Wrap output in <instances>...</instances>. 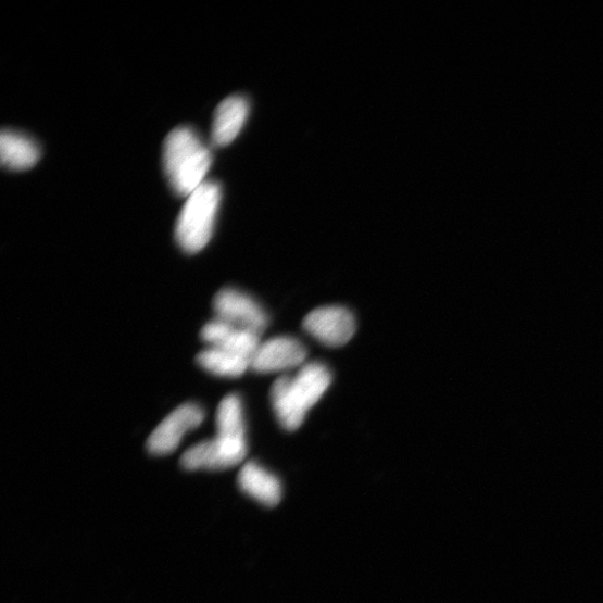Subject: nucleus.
<instances>
[{
	"instance_id": "1",
	"label": "nucleus",
	"mask_w": 603,
	"mask_h": 603,
	"mask_svg": "<svg viewBox=\"0 0 603 603\" xmlns=\"http://www.w3.org/2000/svg\"><path fill=\"white\" fill-rule=\"evenodd\" d=\"M217 435L189 449L181 465L189 470H222L243 462L248 455V441L243 405L236 394L225 397L216 416Z\"/></svg>"
},
{
	"instance_id": "2",
	"label": "nucleus",
	"mask_w": 603,
	"mask_h": 603,
	"mask_svg": "<svg viewBox=\"0 0 603 603\" xmlns=\"http://www.w3.org/2000/svg\"><path fill=\"white\" fill-rule=\"evenodd\" d=\"M331 381L329 368L321 362L305 364L293 376L279 377L272 386L271 400L280 426L290 431L298 430Z\"/></svg>"
},
{
	"instance_id": "4",
	"label": "nucleus",
	"mask_w": 603,
	"mask_h": 603,
	"mask_svg": "<svg viewBox=\"0 0 603 603\" xmlns=\"http://www.w3.org/2000/svg\"><path fill=\"white\" fill-rule=\"evenodd\" d=\"M222 200L217 183L206 181L187 197L176 224V240L189 254L204 250L212 239Z\"/></svg>"
},
{
	"instance_id": "9",
	"label": "nucleus",
	"mask_w": 603,
	"mask_h": 603,
	"mask_svg": "<svg viewBox=\"0 0 603 603\" xmlns=\"http://www.w3.org/2000/svg\"><path fill=\"white\" fill-rule=\"evenodd\" d=\"M250 114L249 100L241 96L225 99L217 108L212 127V143L225 147L244 128Z\"/></svg>"
},
{
	"instance_id": "12",
	"label": "nucleus",
	"mask_w": 603,
	"mask_h": 603,
	"mask_svg": "<svg viewBox=\"0 0 603 603\" xmlns=\"http://www.w3.org/2000/svg\"><path fill=\"white\" fill-rule=\"evenodd\" d=\"M198 365L206 372L226 378H236L251 369V359L231 351L209 347L197 356Z\"/></svg>"
},
{
	"instance_id": "11",
	"label": "nucleus",
	"mask_w": 603,
	"mask_h": 603,
	"mask_svg": "<svg viewBox=\"0 0 603 603\" xmlns=\"http://www.w3.org/2000/svg\"><path fill=\"white\" fill-rule=\"evenodd\" d=\"M40 156L37 143L29 137L13 130H4L0 137L2 165L15 172L33 168Z\"/></svg>"
},
{
	"instance_id": "8",
	"label": "nucleus",
	"mask_w": 603,
	"mask_h": 603,
	"mask_svg": "<svg viewBox=\"0 0 603 603\" xmlns=\"http://www.w3.org/2000/svg\"><path fill=\"white\" fill-rule=\"evenodd\" d=\"M305 346L293 337H275L261 343L251 359V369L260 374L285 373L305 365Z\"/></svg>"
},
{
	"instance_id": "3",
	"label": "nucleus",
	"mask_w": 603,
	"mask_h": 603,
	"mask_svg": "<svg viewBox=\"0 0 603 603\" xmlns=\"http://www.w3.org/2000/svg\"><path fill=\"white\" fill-rule=\"evenodd\" d=\"M213 163L210 147L189 127L173 130L164 145V167L173 190L188 197L206 183Z\"/></svg>"
},
{
	"instance_id": "5",
	"label": "nucleus",
	"mask_w": 603,
	"mask_h": 603,
	"mask_svg": "<svg viewBox=\"0 0 603 603\" xmlns=\"http://www.w3.org/2000/svg\"><path fill=\"white\" fill-rule=\"evenodd\" d=\"M216 317L227 324L261 335L268 325V316L262 305L251 296L224 289L214 299Z\"/></svg>"
},
{
	"instance_id": "6",
	"label": "nucleus",
	"mask_w": 603,
	"mask_h": 603,
	"mask_svg": "<svg viewBox=\"0 0 603 603\" xmlns=\"http://www.w3.org/2000/svg\"><path fill=\"white\" fill-rule=\"evenodd\" d=\"M205 419L204 410L196 404H184L167 416L153 430L147 441L153 455H167L177 450L186 434L198 428Z\"/></svg>"
},
{
	"instance_id": "7",
	"label": "nucleus",
	"mask_w": 603,
	"mask_h": 603,
	"mask_svg": "<svg viewBox=\"0 0 603 603\" xmlns=\"http://www.w3.org/2000/svg\"><path fill=\"white\" fill-rule=\"evenodd\" d=\"M304 330L318 342L338 348L347 344L355 334L353 314L342 306H325L309 313L303 321Z\"/></svg>"
},
{
	"instance_id": "10",
	"label": "nucleus",
	"mask_w": 603,
	"mask_h": 603,
	"mask_svg": "<svg viewBox=\"0 0 603 603\" xmlns=\"http://www.w3.org/2000/svg\"><path fill=\"white\" fill-rule=\"evenodd\" d=\"M238 485L241 491L265 506L277 505L284 495L280 480L254 462L241 468Z\"/></svg>"
}]
</instances>
